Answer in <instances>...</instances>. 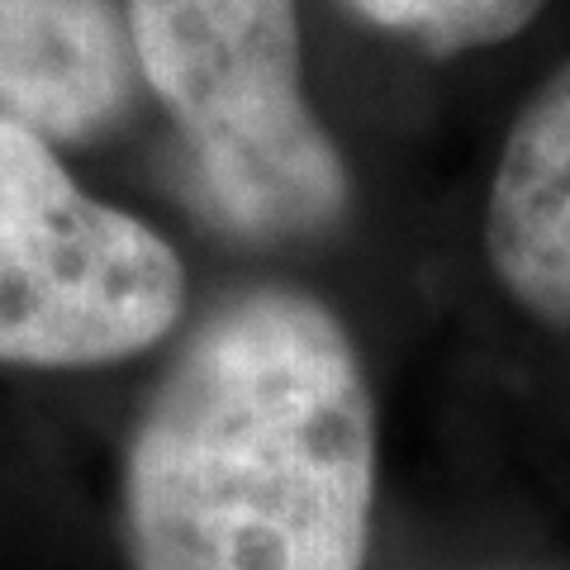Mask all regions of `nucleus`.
Listing matches in <instances>:
<instances>
[{
	"instance_id": "obj_5",
	"label": "nucleus",
	"mask_w": 570,
	"mask_h": 570,
	"mask_svg": "<svg viewBox=\"0 0 570 570\" xmlns=\"http://www.w3.org/2000/svg\"><path fill=\"white\" fill-rule=\"evenodd\" d=\"M485 253L523 309L570 324V62L528 100L499 153Z\"/></svg>"
},
{
	"instance_id": "obj_6",
	"label": "nucleus",
	"mask_w": 570,
	"mask_h": 570,
	"mask_svg": "<svg viewBox=\"0 0 570 570\" xmlns=\"http://www.w3.org/2000/svg\"><path fill=\"white\" fill-rule=\"evenodd\" d=\"M362 20L409 33L433 52H461L513 39L547 0H347Z\"/></svg>"
},
{
	"instance_id": "obj_4",
	"label": "nucleus",
	"mask_w": 570,
	"mask_h": 570,
	"mask_svg": "<svg viewBox=\"0 0 570 570\" xmlns=\"http://www.w3.org/2000/svg\"><path fill=\"white\" fill-rule=\"evenodd\" d=\"M134 86L119 0H0V119L81 142L129 115Z\"/></svg>"
},
{
	"instance_id": "obj_3",
	"label": "nucleus",
	"mask_w": 570,
	"mask_h": 570,
	"mask_svg": "<svg viewBox=\"0 0 570 570\" xmlns=\"http://www.w3.org/2000/svg\"><path fill=\"white\" fill-rule=\"evenodd\" d=\"M181 305L171 243L86 195L48 138L0 119V362H119L153 347Z\"/></svg>"
},
{
	"instance_id": "obj_2",
	"label": "nucleus",
	"mask_w": 570,
	"mask_h": 570,
	"mask_svg": "<svg viewBox=\"0 0 570 570\" xmlns=\"http://www.w3.org/2000/svg\"><path fill=\"white\" fill-rule=\"evenodd\" d=\"M124 20L228 224L299 238L343 219L347 167L305 100L295 0H124Z\"/></svg>"
},
{
	"instance_id": "obj_1",
	"label": "nucleus",
	"mask_w": 570,
	"mask_h": 570,
	"mask_svg": "<svg viewBox=\"0 0 570 570\" xmlns=\"http://www.w3.org/2000/svg\"><path fill=\"white\" fill-rule=\"evenodd\" d=\"M376 414L343 324L295 291L224 305L129 452L134 570H362Z\"/></svg>"
}]
</instances>
